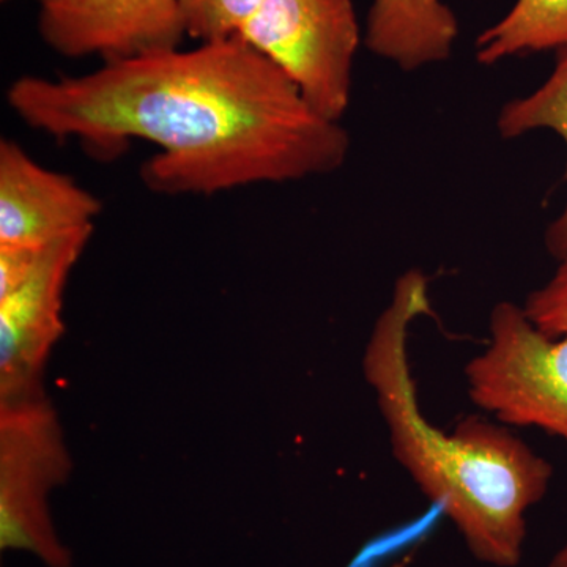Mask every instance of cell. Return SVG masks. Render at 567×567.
Listing matches in <instances>:
<instances>
[{
  "label": "cell",
  "instance_id": "1",
  "mask_svg": "<svg viewBox=\"0 0 567 567\" xmlns=\"http://www.w3.org/2000/svg\"><path fill=\"white\" fill-rule=\"evenodd\" d=\"M7 103L29 128L78 141L93 158L152 142L158 152L142 164L141 181L166 196L328 175L350 153L341 122L317 114L240 35L106 62L80 76H21Z\"/></svg>",
  "mask_w": 567,
  "mask_h": 567
},
{
  "label": "cell",
  "instance_id": "2",
  "mask_svg": "<svg viewBox=\"0 0 567 567\" xmlns=\"http://www.w3.org/2000/svg\"><path fill=\"white\" fill-rule=\"evenodd\" d=\"M431 312L427 276L420 270L399 276L365 344V383L394 461L450 518L472 557L483 565L517 567L529 509L547 495L554 466L498 421L466 416L446 432L427 420L417 401L409 334Z\"/></svg>",
  "mask_w": 567,
  "mask_h": 567
},
{
  "label": "cell",
  "instance_id": "3",
  "mask_svg": "<svg viewBox=\"0 0 567 567\" xmlns=\"http://www.w3.org/2000/svg\"><path fill=\"white\" fill-rule=\"evenodd\" d=\"M464 375L473 404L499 424L540 429L567 443V334L543 333L524 306H494L486 349Z\"/></svg>",
  "mask_w": 567,
  "mask_h": 567
},
{
  "label": "cell",
  "instance_id": "4",
  "mask_svg": "<svg viewBox=\"0 0 567 567\" xmlns=\"http://www.w3.org/2000/svg\"><path fill=\"white\" fill-rule=\"evenodd\" d=\"M71 461L47 395L0 401V547L73 567L52 525L48 498L69 480Z\"/></svg>",
  "mask_w": 567,
  "mask_h": 567
},
{
  "label": "cell",
  "instance_id": "5",
  "mask_svg": "<svg viewBox=\"0 0 567 567\" xmlns=\"http://www.w3.org/2000/svg\"><path fill=\"white\" fill-rule=\"evenodd\" d=\"M93 227L37 248L0 246V401L44 393V364L63 331V290Z\"/></svg>",
  "mask_w": 567,
  "mask_h": 567
},
{
  "label": "cell",
  "instance_id": "6",
  "mask_svg": "<svg viewBox=\"0 0 567 567\" xmlns=\"http://www.w3.org/2000/svg\"><path fill=\"white\" fill-rule=\"evenodd\" d=\"M238 35L282 70L317 114L341 122L361 43L352 0H264Z\"/></svg>",
  "mask_w": 567,
  "mask_h": 567
},
{
  "label": "cell",
  "instance_id": "7",
  "mask_svg": "<svg viewBox=\"0 0 567 567\" xmlns=\"http://www.w3.org/2000/svg\"><path fill=\"white\" fill-rule=\"evenodd\" d=\"M41 40L69 59L125 61L181 48L182 0H39Z\"/></svg>",
  "mask_w": 567,
  "mask_h": 567
},
{
  "label": "cell",
  "instance_id": "8",
  "mask_svg": "<svg viewBox=\"0 0 567 567\" xmlns=\"http://www.w3.org/2000/svg\"><path fill=\"white\" fill-rule=\"evenodd\" d=\"M102 200L69 175L41 166L18 142L0 141V246H44L95 226Z\"/></svg>",
  "mask_w": 567,
  "mask_h": 567
},
{
  "label": "cell",
  "instance_id": "9",
  "mask_svg": "<svg viewBox=\"0 0 567 567\" xmlns=\"http://www.w3.org/2000/svg\"><path fill=\"white\" fill-rule=\"evenodd\" d=\"M458 37L454 11L443 0H374L364 44L402 71L446 62Z\"/></svg>",
  "mask_w": 567,
  "mask_h": 567
},
{
  "label": "cell",
  "instance_id": "10",
  "mask_svg": "<svg viewBox=\"0 0 567 567\" xmlns=\"http://www.w3.org/2000/svg\"><path fill=\"white\" fill-rule=\"evenodd\" d=\"M536 130L557 134L567 151V47L557 51V62L546 82L528 95L503 104L496 117V132L503 140H517ZM544 245L558 262L567 259V196L565 207L547 226Z\"/></svg>",
  "mask_w": 567,
  "mask_h": 567
},
{
  "label": "cell",
  "instance_id": "11",
  "mask_svg": "<svg viewBox=\"0 0 567 567\" xmlns=\"http://www.w3.org/2000/svg\"><path fill=\"white\" fill-rule=\"evenodd\" d=\"M567 47V0H517L502 20L481 32L475 58L495 65L516 55Z\"/></svg>",
  "mask_w": 567,
  "mask_h": 567
},
{
  "label": "cell",
  "instance_id": "12",
  "mask_svg": "<svg viewBox=\"0 0 567 567\" xmlns=\"http://www.w3.org/2000/svg\"><path fill=\"white\" fill-rule=\"evenodd\" d=\"M264 0H182L186 37L200 41L238 35Z\"/></svg>",
  "mask_w": 567,
  "mask_h": 567
},
{
  "label": "cell",
  "instance_id": "13",
  "mask_svg": "<svg viewBox=\"0 0 567 567\" xmlns=\"http://www.w3.org/2000/svg\"><path fill=\"white\" fill-rule=\"evenodd\" d=\"M524 311L550 338L567 334V259L544 286L528 293Z\"/></svg>",
  "mask_w": 567,
  "mask_h": 567
},
{
  "label": "cell",
  "instance_id": "14",
  "mask_svg": "<svg viewBox=\"0 0 567 567\" xmlns=\"http://www.w3.org/2000/svg\"><path fill=\"white\" fill-rule=\"evenodd\" d=\"M547 567H567V540L565 546L559 548L557 554L551 557L550 563Z\"/></svg>",
  "mask_w": 567,
  "mask_h": 567
}]
</instances>
